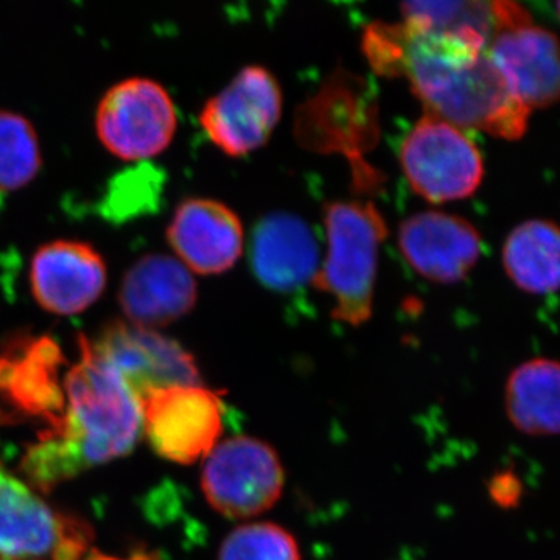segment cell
<instances>
[{
	"label": "cell",
	"mask_w": 560,
	"mask_h": 560,
	"mask_svg": "<svg viewBox=\"0 0 560 560\" xmlns=\"http://www.w3.org/2000/svg\"><path fill=\"white\" fill-rule=\"evenodd\" d=\"M371 68L408 80L431 116L459 130L521 139L530 110L514 97L488 50L427 38L404 24H371L363 36Z\"/></svg>",
	"instance_id": "6da1fadb"
},
{
	"label": "cell",
	"mask_w": 560,
	"mask_h": 560,
	"mask_svg": "<svg viewBox=\"0 0 560 560\" xmlns=\"http://www.w3.org/2000/svg\"><path fill=\"white\" fill-rule=\"evenodd\" d=\"M65 389L60 419L22 460L36 488H54L127 455L142 431L139 397L86 338H80V359L66 375Z\"/></svg>",
	"instance_id": "7a4b0ae2"
},
{
	"label": "cell",
	"mask_w": 560,
	"mask_h": 560,
	"mask_svg": "<svg viewBox=\"0 0 560 560\" xmlns=\"http://www.w3.org/2000/svg\"><path fill=\"white\" fill-rule=\"evenodd\" d=\"M327 254L313 285L335 302L331 315L349 326L370 320L378 254L388 226L374 202L334 201L324 209Z\"/></svg>",
	"instance_id": "3957f363"
},
{
	"label": "cell",
	"mask_w": 560,
	"mask_h": 560,
	"mask_svg": "<svg viewBox=\"0 0 560 560\" xmlns=\"http://www.w3.org/2000/svg\"><path fill=\"white\" fill-rule=\"evenodd\" d=\"M400 165L411 189L433 205L470 198L485 178V160L477 143L429 113L405 136Z\"/></svg>",
	"instance_id": "277c9868"
},
{
	"label": "cell",
	"mask_w": 560,
	"mask_h": 560,
	"mask_svg": "<svg viewBox=\"0 0 560 560\" xmlns=\"http://www.w3.org/2000/svg\"><path fill=\"white\" fill-rule=\"evenodd\" d=\"M178 110L158 81L131 77L110 86L95 113V131L113 156L127 162L153 160L171 147Z\"/></svg>",
	"instance_id": "5b68a950"
},
{
	"label": "cell",
	"mask_w": 560,
	"mask_h": 560,
	"mask_svg": "<svg viewBox=\"0 0 560 560\" xmlns=\"http://www.w3.org/2000/svg\"><path fill=\"white\" fill-rule=\"evenodd\" d=\"M285 485L282 463L267 442L234 436L206 456L201 489L224 517H256L275 506Z\"/></svg>",
	"instance_id": "8992f818"
},
{
	"label": "cell",
	"mask_w": 560,
	"mask_h": 560,
	"mask_svg": "<svg viewBox=\"0 0 560 560\" xmlns=\"http://www.w3.org/2000/svg\"><path fill=\"white\" fill-rule=\"evenodd\" d=\"M88 528L49 506L0 459V560H80Z\"/></svg>",
	"instance_id": "52a82bcc"
},
{
	"label": "cell",
	"mask_w": 560,
	"mask_h": 560,
	"mask_svg": "<svg viewBox=\"0 0 560 560\" xmlns=\"http://www.w3.org/2000/svg\"><path fill=\"white\" fill-rule=\"evenodd\" d=\"M282 116V91L270 70L243 68L226 88L205 103L202 131L210 142L232 158L261 149Z\"/></svg>",
	"instance_id": "ba28073f"
},
{
	"label": "cell",
	"mask_w": 560,
	"mask_h": 560,
	"mask_svg": "<svg viewBox=\"0 0 560 560\" xmlns=\"http://www.w3.org/2000/svg\"><path fill=\"white\" fill-rule=\"evenodd\" d=\"M142 430L162 458L194 464L206 458L223 433V405L205 386H172L140 397Z\"/></svg>",
	"instance_id": "9c48e42d"
},
{
	"label": "cell",
	"mask_w": 560,
	"mask_h": 560,
	"mask_svg": "<svg viewBox=\"0 0 560 560\" xmlns=\"http://www.w3.org/2000/svg\"><path fill=\"white\" fill-rule=\"evenodd\" d=\"M28 280L33 298L43 311L73 316L101 300L108 283V268L90 243L54 241L33 254Z\"/></svg>",
	"instance_id": "30bf717a"
},
{
	"label": "cell",
	"mask_w": 560,
	"mask_h": 560,
	"mask_svg": "<svg viewBox=\"0 0 560 560\" xmlns=\"http://www.w3.org/2000/svg\"><path fill=\"white\" fill-rule=\"evenodd\" d=\"M91 345L116 368L139 400L150 390L200 385V371L190 353L158 331L114 323Z\"/></svg>",
	"instance_id": "8fae6325"
},
{
	"label": "cell",
	"mask_w": 560,
	"mask_h": 560,
	"mask_svg": "<svg viewBox=\"0 0 560 560\" xmlns=\"http://www.w3.org/2000/svg\"><path fill=\"white\" fill-rule=\"evenodd\" d=\"M488 55L514 97L526 108H548L560 92L559 43L555 33L526 20L490 39Z\"/></svg>",
	"instance_id": "7c38bea8"
},
{
	"label": "cell",
	"mask_w": 560,
	"mask_h": 560,
	"mask_svg": "<svg viewBox=\"0 0 560 560\" xmlns=\"http://www.w3.org/2000/svg\"><path fill=\"white\" fill-rule=\"evenodd\" d=\"M399 248L412 270L431 282H460L482 253L481 234L463 219L440 210L408 217L400 224Z\"/></svg>",
	"instance_id": "4fadbf2b"
},
{
	"label": "cell",
	"mask_w": 560,
	"mask_h": 560,
	"mask_svg": "<svg viewBox=\"0 0 560 560\" xmlns=\"http://www.w3.org/2000/svg\"><path fill=\"white\" fill-rule=\"evenodd\" d=\"M167 242L191 275L217 276L241 260L245 231L241 217L224 202L189 198L173 213Z\"/></svg>",
	"instance_id": "5bb4252c"
},
{
	"label": "cell",
	"mask_w": 560,
	"mask_h": 560,
	"mask_svg": "<svg viewBox=\"0 0 560 560\" xmlns=\"http://www.w3.org/2000/svg\"><path fill=\"white\" fill-rule=\"evenodd\" d=\"M198 285L176 257L147 254L125 272L119 304L127 323L139 329H162L194 311Z\"/></svg>",
	"instance_id": "9a60e30c"
},
{
	"label": "cell",
	"mask_w": 560,
	"mask_h": 560,
	"mask_svg": "<svg viewBox=\"0 0 560 560\" xmlns=\"http://www.w3.org/2000/svg\"><path fill=\"white\" fill-rule=\"evenodd\" d=\"M249 261L261 285L290 293L315 279L319 270L318 241L301 217L268 213L254 228Z\"/></svg>",
	"instance_id": "2e32d148"
},
{
	"label": "cell",
	"mask_w": 560,
	"mask_h": 560,
	"mask_svg": "<svg viewBox=\"0 0 560 560\" xmlns=\"http://www.w3.org/2000/svg\"><path fill=\"white\" fill-rule=\"evenodd\" d=\"M21 349L0 359V389L7 390L22 411L46 416L54 425L65 408L57 375L60 349L49 338L24 342Z\"/></svg>",
	"instance_id": "e0dca14e"
},
{
	"label": "cell",
	"mask_w": 560,
	"mask_h": 560,
	"mask_svg": "<svg viewBox=\"0 0 560 560\" xmlns=\"http://www.w3.org/2000/svg\"><path fill=\"white\" fill-rule=\"evenodd\" d=\"M401 24L427 38L488 49L503 27V2H407L400 5Z\"/></svg>",
	"instance_id": "ac0fdd59"
},
{
	"label": "cell",
	"mask_w": 560,
	"mask_h": 560,
	"mask_svg": "<svg viewBox=\"0 0 560 560\" xmlns=\"http://www.w3.org/2000/svg\"><path fill=\"white\" fill-rule=\"evenodd\" d=\"M503 265L515 287L530 294L555 293L560 278V235L548 220H528L508 235Z\"/></svg>",
	"instance_id": "d6986e66"
},
{
	"label": "cell",
	"mask_w": 560,
	"mask_h": 560,
	"mask_svg": "<svg viewBox=\"0 0 560 560\" xmlns=\"http://www.w3.org/2000/svg\"><path fill=\"white\" fill-rule=\"evenodd\" d=\"M559 364L536 359L512 372L506 385V411L515 429L529 436L559 433Z\"/></svg>",
	"instance_id": "ffe728a7"
},
{
	"label": "cell",
	"mask_w": 560,
	"mask_h": 560,
	"mask_svg": "<svg viewBox=\"0 0 560 560\" xmlns=\"http://www.w3.org/2000/svg\"><path fill=\"white\" fill-rule=\"evenodd\" d=\"M40 165L39 138L32 121L20 113L0 110V191L28 186Z\"/></svg>",
	"instance_id": "44dd1931"
},
{
	"label": "cell",
	"mask_w": 560,
	"mask_h": 560,
	"mask_svg": "<svg viewBox=\"0 0 560 560\" xmlns=\"http://www.w3.org/2000/svg\"><path fill=\"white\" fill-rule=\"evenodd\" d=\"M219 560H301L298 541L275 523H249L232 530Z\"/></svg>",
	"instance_id": "7402d4cb"
}]
</instances>
